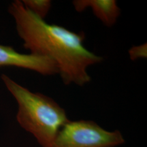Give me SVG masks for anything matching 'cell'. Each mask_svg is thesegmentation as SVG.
Here are the masks:
<instances>
[{"label":"cell","instance_id":"6da1fadb","mask_svg":"<svg viewBox=\"0 0 147 147\" xmlns=\"http://www.w3.org/2000/svg\"><path fill=\"white\" fill-rule=\"evenodd\" d=\"M8 11L14 18L24 48L32 54L52 59L64 84L84 86L91 81L88 67L101 63L103 58L84 47L83 33L47 23L25 8L22 1H13Z\"/></svg>","mask_w":147,"mask_h":147},{"label":"cell","instance_id":"7a4b0ae2","mask_svg":"<svg viewBox=\"0 0 147 147\" xmlns=\"http://www.w3.org/2000/svg\"><path fill=\"white\" fill-rule=\"evenodd\" d=\"M1 77L18 104V123L40 146L51 147L61 129L69 121L65 110L51 97L29 91L6 75Z\"/></svg>","mask_w":147,"mask_h":147},{"label":"cell","instance_id":"3957f363","mask_svg":"<svg viewBox=\"0 0 147 147\" xmlns=\"http://www.w3.org/2000/svg\"><path fill=\"white\" fill-rule=\"evenodd\" d=\"M124 143V138L118 130L108 131L91 121H69L51 147H115Z\"/></svg>","mask_w":147,"mask_h":147},{"label":"cell","instance_id":"277c9868","mask_svg":"<svg viewBox=\"0 0 147 147\" xmlns=\"http://www.w3.org/2000/svg\"><path fill=\"white\" fill-rule=\"evenodd\" d=\"M4 66L30 69L44 76L59 74L57 65L52 59L32 53L23 54L10 47L0 45V67Z\"/></svg>","mask_w":147,"mask_h":147},{"label":"cell","instance_id":"5b68a950","mask_svg":"<svg viewBox=\"0 0 147 147\" xmlns=\"http://www.w3.org/2000/svg\"><path fill=\"white\" fill-rule=\"evenodd\" d=\"M72 4L78 12L91 8L93 14L107 27L113 26L121 14L115 0H74Z\"/></svg>","mask_w":147,"mask_h":147},{"label":"cell","instance_id":"8992f818","mask_svg":"<svg viewBox=\"0 0 147 147\" xmlns=\"http://www.w3.org/2000/svg\"><path fill=\"white\" fill-rule=\"evenodd\" d=\"M22 2L25 8L34 15L43 20H45L52 6V2L50 0H23Z\"/></svg>","mask_w":147,"mask_h":147},{"label":"cell","instance_id":"52a82bcc","mask_svg":"<svg viewBox=\"0 0 147 147\" xmlns=\"http://www.w3.org/2000/svg\"><path fill=\"white\" fill-rule=\"evenodd\" d=\"M130 59L131 60H136L140 58H146L147 48L146 44L140 46H135L129 51Z\"/></svg>","mask_w":147,"mask_h":147}]
</instances>
